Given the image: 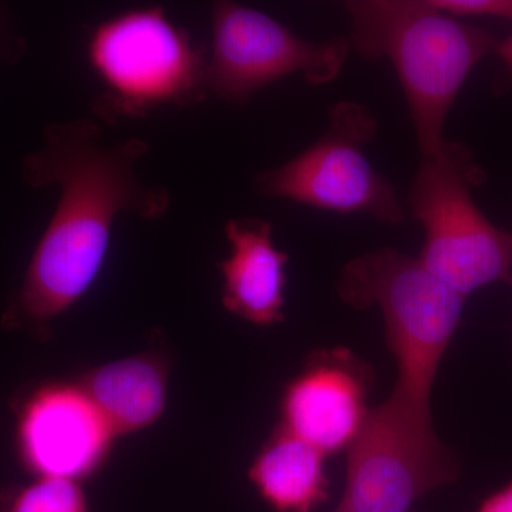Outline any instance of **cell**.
<instances>
[{
  "instance_id": "obj_1",
  "label": "cell",
  "mask_w": 512,
  "mask_h": 512,
  "mask_svg": "<svg viewBox=\"0 0 512 512\" xmlns=\"http://www.w3.org/2000/svg\"><path fill=\"white\" fill-rule=\"evenodd\" d=\"M147 151L140 138L103 143L93 120L47 124L42 147L23 158L20 174L32 188L60 185V200L3 312L5 328L47 335L50 323L92 288L117 215L157 221L167 214L170 191L136 173Z\"/></svg>"
},
{
  "instance_id": "obj_2",
  "label": "cell",
  "mask_w": 512,
  "mask_h": 512,
  "mask_svg": "<svg viewBox=\"0 0 512 512\" xmlns=\"http://www.w3.org/2000/svg\"><path fill=\"white\" fill-rule=\"evenodd\" d=\"M350 46L370 62L392 63L402 84L421 157L440 153L458 94L481 60L495 52L493 36L441 12L430 0L346 3Z\"/></svg>"
},
{
  "instance_id": "obj_3",
  "label": "cell",
  "mask_w": 512,
  "mask_h": 512,
  "mask_svg": "<svg viewBox=\"0 0 512 512\" xmlns=\"http://www.w3.org/2000/svg\"><path fill=\"white\" fill-rule=\"evenodd\" d=\"M336 291L353 308L380 309L397 365L392 393L431 410L434 380L460 326L466 296L431 274L419 258L393 248L350 259Z\"/></svg>"
},
{
  "instance_id": "obj_4",
  "label": "cell",
  "mask_w": 512,
  "mask_h": 512,
  "mask_svg": "<svg viewBox=\"0 0 512 512\" xmlns=\"http://www.w3.org/2000/svg\"><path fill=\"white\" fill-rule=\"evenodd\" d=\"M483 180L470 150L446 140L439 154L421 157L409 192L424 232L421 264L466 298L484 286H512V232L495 227L471 194Z\"/></svg>"
},
{
  "instance_id": "obj_5",
  "label": "cell",
  "mask_w": 512,
  "mask_h": 512,
  "mask_svg": "<svg viewBox=\"0 0 512 512\" xmlns=\"http://www.w3.org/2000/svg\"><path fill=\"white\" fill-rule=\"evenodd\" d=\"M89 60L104 86L94 111L106 121L144 117L167 104L191 106L208 96L207 56L157 6L97 26Z\"/></svg>"
},
{
  "instance_id": "obj_6",
  "label": "cell",
  "mask_w": 512,
  "mask_h": 512,
  "mask_svg": "<svg viewBox=\"0 0 512 512\" xmlns=\"http://www.w3.org/2000/svg\"><path fill=\"white\" fill-rule=\"evenodd\" d=\"M345 512H417L437 488L456 483L460 463L439 439L431 410L390 394L369 416L346 451Z\"/></svg>"
},
{
  "instance_id": "obj_7",
  "label": "cell",
  "mask_w": 512,
  "mask_h": 512,
  "mask_svg": "<svg viewBox=\"0 0 512 512\" xmlns=\"http://www.w3.org/2000/svg\"><path fill=\"white\" fill-rule=\"evenodd\" d=\"M376 134L377 120L369 109L338 101L329 109L322 137L288 163L256 175V187L266 197L402 224L406 210L396 188L366 157L365 146Z\"/></svg>"
},
{
  "instance_id": "obj_8",
  "label": "cell",
  "mask_w": 512,
  "mask_h": 512,
  "mask_svg": "<svg viewBox=\"0 0 512 512\" xmlns=\"http://www.w3.org/2000/svg\"><path fill=\"white\" fill-rule=\"evenodd\" d=\"M350 49L346 37L312 42L264 12L217 2L205 84L208 94L235 106L292 74H302L312 86H325L338 79Z\"/></svg>"
},
{
  "instance_id": "obj_9",
  "label": "cell",
  "mask_w": 512,
  "mask_h": 512,
  "mask_svg": "<svg viewBox=\"0 0 512 512\" xmlns=\"http://www.w3.org/2000/svg\"><path fill=\"white\" fill-rule=\"evenodd\" d=\"M373 384L375 370L352 350L343 346L315 350L285 386L279 426L323 456L348 451L372 410Z\"/></svg>"
},
{
  "instance_id": "obj_10",
  "label": "cell",
  "mask_w": 512,
  "mask_h": 512,
  "mask_svg": "<svg viewBox=\"0 0 512 512\" xmlns=\"http://www.w3.org/2000/svg\"><path fill=\"white\" fill-rule=\"evenodd\" d=\"M116 433L79 383H47L20 404L16 447L35 478L77 481L94 473Z\"/></svg>"
},
{
  "instance_id": "obj_11",
  "label": "cell",
  "mask_w": 512,
  "mask_h": 512,
  "mask_svg": "<svg viewBox=\"0 0 512 512\" xmlns=\"http://www.w3.org/2000/svg\"><path fill=\"white\" fill-rule=\"evenodd\" d=\"M225 237L231 254L218 265L224 308L262 328L284 322L289 255L276 248L271 222L259 218L229 220Z\"/></svg>"
},
{
  "instance_id": "obj_12",
  "label": "cell",
  "mask_w": 512,
  "mask_h": 512,
  "mask_svg": "<svg viewBox=\"0 0 512 512\" xmlns=\"http://www.w3.org/2000/svg\"><path fill=\"white\" fill-rule=\"evenodd\" d=\"M94 406L116 436L153 426L167 407V360L156 353H140L104 363L80 379Z\"/></svg>"
},
{
  "instance_id": "obj_13",
  "label": "cell",
  "mask_w": 512,
  "mask_h": 512,
  "mask_svg": "<svg viewBox=\"0 0 512 512\" xmlns=\"http://www.w3.org/2000/svg\"><path fill=\"white\" fill-rule=\"evenodd\" d=\"M325 460L318 448L278 424L252 460L248 478L271 510L313 512L329 500Z\"/></svg>"
},
{
  "instance_id": "obj_14",
  "label": "cell",
  "mask_w": 512,
  "mask_h": 512,
  "mask_svg": "<svg viewBox=\"0 0 512 512\" xmlns=\"http://www.w3.org/2000/svg\"><path fill=\"white\" fill-rule=\"evenodd\" d=\"M0 512H89V504L77 481L39 477L2 491Z\"/></svg>"
},
{
  "instance_id": "obj_15",
  "label": "cell",
  "mask_w": 512,
  "mask_h": 512,
  "mask_svg": "<svg viewBox=\"0 0 512 512\" xmlns=\"http://www.w3.org/2000/svg\"><path fill=\"white\" fill-rule=\"evenodd\" d=\"M433 6L454 18L511 20L512 0H430Z\"/></svg>"
},
{
  "instance_id": "obj_16",
  "label": "cell",
  "mask_w": 512,
  "mask_h": 512,
  "mask_svg": "<svg viewBox=\"0 0 512 512\" xmlns=\"http://www.w3.org/2000/svg\"><path fill=\"white\" fill-rule=\"evenodd\" d=\"M476 512H512V480L485 497Z\"/></svg>"
},
{
  "instance_id": "obj_17",
  "label": "cell",
  "mask_w": 512,
  "mask_h": 512,
  "mask_svg": "<svg viewBox=\"0 0 512 512\" xmlns=\"http://www.w3.org/2000/svg\"><path fill=\"white\" fill-rule=\"evenodd\" d=\"M495 53L500 57L504 66L512 73V33L503 42L498 43L495 47Z\"/></svg>"
},
{
  "instance_id": "obj_18",
  "label": "cell",
  "mask_w": 512,
  "mask_h": 512,
  "mask_svg": "<svg viewBox=\"0 0 512 512\" xmlns=\"http://www.w3.org/2000/svg\"><path fill=\"white\" fill-rule=\"evenodd\" d=\"M8 32L5 29V23H3V18L0 16V53L3 55L10 56L12 53H18L20 50L18 47H15L18 42H9Z\"/></svg>"
},
{
  "instance_id": "obj_19",
  "label": "cell",
  "mask_w": 512,
  "mask_h": 512,
  "mask_svg": "<svg viewBox=\"0 0 512 512\" xmlns=\"http://www.w3.org/2000/svg\"><path fill=\"white\" fill-rule=\"evenodd\" d=\"M335 512H345V511H342V510H339V508H336Z\"/></svg>"
}]
</instances>
